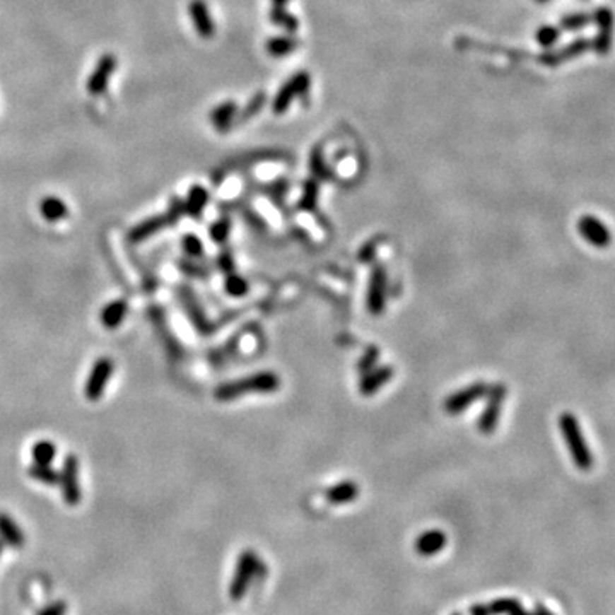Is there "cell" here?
<instances>
[{"mask_svg": "<svg viewBox=\"0 0 615 615\" xmlns=\"http://www.w3.org/2000/svg\"><path fill=\"white\" fill-rule=\"evenodd\" d=\"M188 14H190V19L194 20L197 35L202 36L205 40L214 36L216 24L212 20L211 11H209V6L205 4V0H190V4H188Z\"/></svg>", "mask_w": 615, "mask_h": 615, "instance_id": "obj_13", "label": "cell"}, {"mask_svg": "<svg viewBox=\"0 0 615 615\" xmlns=\"http://www.w3.org/2000/svg\"><path fill=\"white\" fill-rule=\"evenodd\" d=\"M287 2H289V0H272L274 7H286Z\"/></svg>", "mask_w": 615, "mask_h": 615, "instance_id": "obj_41", "label": "cell"}, {"mask_svg": "<svg viewBox=\"0 0 615 615\" xmlns=\"http://www.w3.org/2000/svg\"><path fill=\"white\" fill-rule=\"evenodd\" d=\"M270 20L276 23L277 26H282L287 33H296L299 23L293 14H289L284 7H272L270 11Z\"/></svg>", "mask_w": 615, "mask_h": 615, "instance_id": "obj_29", "label": "cell"}, {"mask_svg": "<svg viewBox=\"0 0 615 615\" xmlns=\"http://www.w3.org/2000/svg\"><path fill=\"white\" fill-rule=\"evenodd\" d=\"M487 385L484 381H477V383H472L470 387H465L458 392L451 393L448 399L445 400V412L448 416H460L462 412H465L474 402L487 395Z\"/></svg>", "mask_w": 615, "mask_h": 615, "instance_id": "obj_10", "label": "cell"}, {"mask_svg": "<svg viewBox=\"0 0 615 615\" xmlns=\"http://www.w3.org/2000/svg\"><path fill=\"white\" fill-rule=\"evenodd\" d=\"M115 69H117V59H115V55L113 53H105L96 64V67H94L93 74L88 79V86H86L91 96H100V94L106 91L108 82L115 74Z\"/></svg>", "mask_w": 615, "mask_h": 615, "instance_id": "obj_12", "label": "cell"}, {"mask_svg": "<svg viewBox=\"0 0 615 615\" xmlns=\"http://www.w3.org/2000/svg\"><path fill=\"white\" fill-rule=\"evenodd\" d=\"M557 422H559V429L563 433L564 443L568 446L569 455H571L574 467L581 472L592 470L594 458L592 448H590V445L585 440V434L581 430L578 417L573 412H563Z\"/></svg>", "mask_w": 615, "mask_h": 615, "instance_id": "obj_2", "label": "cell"}, {"mask_svg": "<svg viewBox=\"0 0 615 615\" xmlns=\"http://www.w3.org/2000/svg\"><path fill=\"white\" fill-rule=\"evenodd\" d=\"M446 545V535L441 530H429L416 540V551L421 556H434Z\"/></svg>", "mask_w": 615, "mask_h": 615, "instance_id": "obj_19", "label": "cell"}, {"mask_svg": "<svg viewBox=\"0 0 615 615\" xmlns=\"http://www.w3.org/2000/svg\"><path fill=\"white\" fill-rule=\"evenodd\" d=\"M281 387V380L276 373L262 371L255 375L245 376V378L226 381L214 390L216 400L231 402L246 395V393H272Z\"/></svg>", "mask_w": 615, "mask_h": 615, "instance_id": "obj_1", "label": "cell"}, {"mask_svg": "<svg viewBox=\"0 0 615 615\" xmlns=\"http://www.w3.org/2000/svg\"><path fill=\"white\" fill-rule=\"evenodd\" d=\"M217 265H219V269L223 270L226 276L235 272V262H233V255L229 250H223V253L217 257Z\"/></svg>", "mask_w": 615, "mask_h": 615, "instance_id": "obj_37", "label": "cell"}, {"mask_svg": "<svg viewBox=\"0 0 615 615\" xmlns=\"http://www.w3.org/2000/svg\"><path fill=\"white\" fill-rule=\"evenodd\" d=\"M392 378H393L392 366L373 368L371 371H368L366 375H363V380H361V385H359L361 395L364 397L375 395V393L378 392L380 388H383Z\"/></svg>", "mask_w": 615, "mask_h": 615, "instance_id": "obj_15", "label": "cell"}, {"mask_svg": "<svg viewBox=\"0 0 615 615\" xmlns=\"http://www.w3.org/2000/svg\"><path fill=\"white\" fill-rule=\"evenodd\" d=\"M533 615H552V614L547 612V610H544V609H539Z\"/></svg>", "mask_w": 615, "mask_h": 615, "instance_id": "obj_42", "label": "cell"}, {"mask_svg": "<svg viewBox=\"0 0 615 615\" xmlns=\"http://www.w3.org/2000/svg\"><path fill=\"white\" fill-rule=\"evenodd\" d=\"M311 171H313L315 176L320 180H328L332 176L330 170H327L325 161H323V154L320 147L313 149V153H311Z\"/></svg>", "mask_w": 615, "mask_h": 615, "instance_id": "obj_32", "label": "cell"}, {"mask_svg": "<svg viewBox=\"0 0 615 615\" xmlns=\"http://www.w3.org/2000/svg\"><path fill=\"white\" fill-rule=\"evenodd\" d=\"M265 102H266V94L264 91L257 93L255 96L252 98V100L246 102L245 108L238 112V117H236L238 123H245V122L252 120L253 117H257V115L262 112V108L265 106Z\"/></svg>", "mask_w": 615, "mask_h": 615, "instance_id": "obj_27", "label": "cell"}, {"mask_svg": "<svg viewBox=\"0 0 615 615\" xmlns=\"http://www.w3.org/2000/svg\"><path fill=\"white\" fill-rule=\"evenodd\" d=\"M578 231H580L581 238L585 241H588L590 245H593L594 248H607V246L612 243L610 229L594 216L581 217L578 221Z\"/></svg>", "mask_w": 615, "mask_h": 615, "instance_id": "obj_11", "label": "cell"}, {"mask_svg": "<svg viewBox=\"0 0 615 615\" xmlns=\"http://www.w3.org/2000/svg\"><path fill=\"white\" fill-rule=\"evenodd\" d=\"M298 40L293 36H276L266 41L265 50L274 59H282V57L291 55L298 48Z\"/></svg>", "mask_w": 615, "mask_h": 615, "instance_id": "obj_24", "label": "cell"}, {"mask_svg": "<svg viewBox=\"0 0 615 615\" xmlns=\"http://www.w3.org/2000/svg\"><path fill=\"white\" fill-rule=\"evenodd\" d=\"M28 475L33 481L45 484V486H55L60 479V472H57L50 465H41V463H33L28 469Z\"/></svg>", "mask_w": 615, "mask_h": 615, "instance_id": "obj_25", "label": "cell"}, {"mask_svg": "<svg viewBox=\"0 0 615 615\" xmlns=\"http://www.w3.org/2000/svg\"><path fill=\"white\" fill-rule=\"evenodd\" d=\"M229 231H231V221H229V217H221L219 221L212 224L211 238L216 243H224L228 240Z\"/></svg>", "mask_w": 615, "mask_h": 615, "instance_id": "obj_33", "label": "cell"}, {"mask_svg": "<svg viewBox=\"0 0 615 615\" xmlns=\"http://www.w3.org/2000/svg\"><path fill=\"white\" fill-rule=\"evenodd\" d=\"M40 212L48 223H59L64 217H67L69 209L59 197H47L40 202Z\"/></svg>", "mask_w": 615, "mask_h": 615, "instance_id": "obj_23", "label": "cell"}, {"mask_svg": "<svg viewBox=\"0 0 615 615\" xmlns=\"http://www.w3.org/2000/svg\"><path fill=\"white\" fill-rule=\"evenodd\" d=\"M359 496V487L358 484L352 481H344L332 486L330 489L325 492V499L332 504H346L354 501Z\"/></svg>", "mask_w": 615, "mask_h": 615, "instance_id": "obj_20", "label": "cell"}, {"mask_svg": "<svg viewBox=\"0 0 615 615\" xmlns=\"http://www.w3.org/2000/svg\"><path fill=\"white\" fill-rule=\"evenodd\" d=\"M537 41H539L542 47H552L557 40H559L561 31L554 26H542L537 31Z\"/></svg>", "mask_w": 615, "mask_h": 615, "instance_id": "obj_36", "label": "cell"}, {"mask_svg": "<svg viewBox=\"0 0 615 615\" xmlns=\"http://www.w3.org/2000/svg\"><path fill=\"white\" fill-rule=\"evenodd\" d=\"M115 364L110 358H100L93 364L91 373H89L88 381L84 387L86 399L91 402H98L102 397L106 385L112 380Z\"/></svg>", "mask_w": 615, "mask_h": 615, "instance_id": "obj_9", "label": "cell"}, {"mask_svg": "<svg viewBox=\"0 0 615 615\" xmlns=\"http://www.w3.org/2000/svg\"><path fill=\"white\" fill-rule=\"evenodd\" d=\"M486 397H487V404L477 421V429L487 436V434H492L496 429H498L503 404L508 397V388L504 387L503 383H496L487 390Z\"/></svg>", "mask_w": 615, "mask_h": 615, "instance_id": "obj_4", "label": "cell"}, {"mask_svg": "<svg viewBox=\"0 0 615 615\" xmlns=\"http://www.w3.org/2000/svg\"><path fill=\"white\" fill-rule=\"evenodd\" d=\"M491 614H506V615H528L525 614L522 605L516 600H498L489 607Z\"/></svg>", "mask_w": 615, "mask_h": 615, "instance_id": "obj_31", "label": "cell"}, {"mask_svg": "<svg viewBox=\"0 0 615 615\" xmlns=\"http://www.w3.org/2000/svg\"><path fill=\"white\" fill-rule=\"evenodd\" d=\"M260 573H264V563L255 556V552L245 551L238 559L236 573L233 578L231 586H229V597L233 600H240L241 597L248 590V585L252 583V580L258 576Z\"/></svg>", "mask_w": 615, "mask_h": 615, "instance_id": "obj_3", "label": "cell"}, {"mask_svg": "<svg viewBox=\"0 0 615 615\" xmlns=\"http://www.w3.org/2000/svg\"><path fill=\"white\" fill-rule=\"evenodd\" d=\"M224 287H226V293L231 294V296H243L246 291H248V282H246L243 277H240L238 274L233 272L226 276Z\"/></svg>", "mask_w": 615, "mask_h": 615, "instance_id": "obj_30", "label": "cell"}, {"mask_svg": "<svg viewBox=\"0 0 615 615\" xmlns=\"http://www.w3.org/2000/svg\"><path fill=\"white\" fill-rule=\"evenodd\" d=\"M472 615H491V610H489V607L479 605V607H474V609H472Z\"/></svg>", "mask_w": 615, "mask_h": 615, "instance_id": "obj_40", "label": "cell"}, {"mask_svg": "<svg viewBox=\"0 0 615 615\" xmlns=\"http://www.w3.org/2000/svg\"><path fill=\"white\" fill-rule=\"evenodd\" d=\"M176 296H178L182 308L187 313L188 320L192 322V325L195 327V330L202 335H211L216 330V325L207 318L202 305H200L199 298L195 296L194 291L188 286H176Z\"/></svg>", "mask_w": 615, "mask_h": 615, "instance_id": "obj_5", "label": "cell"}, {"mask_svg": "<svg viewBox=\"0 0 615 615\" xmlns=\"http://www.w3.org/2000/svg\"><path fill=\"white\" fill-rule=\"evenodd\" d=\"M317 200H318V183L317 180L311 178L305 183V192H303L301 199H299L298 207L306 212H313L315 209H317Z\"/></svg>", "mask_w": 615, "mask_h": 615, "instance_id": "obj_28", "label": "cell"}, {"mask_svg": "<svg viewBox=\"0 0 615 615\" xmlns=\"http://www.w3.org/2000/svg\"><path fill=\"white\" fill-rule=\"evenodd\" d=\"M0 539L16 549H20L24 545L23 530H20L19 525L9 515H6V512H0Z\"/></svg>", "mask_w": 615, "mask_h": 615, "instance_id": "obj_21", "label": "cell"}, {"mask_svg": "<svg viewBox=\"0 0 615 615\" xmlns=\"http://www.w3.org/2000/svg\"><path fill=\"white\" fill-rule=\"evenodd\" d=\"M2 549H4V545H2V542H0V554H2Z\"/></svg>", "mask_w": 615, "mask_h": 615, "instance_id": "obj_43", "label": "cell"}, {"mask_svg": "<svg viewBox=\"0 0 615 615\" xmlns=\"http://www.w3.org/2000/svg\"><path fill=\"white\" fill-rule=\"evenodd\" d=\"M207 204H209V192L205 190L204 187H200V184H194V187L188 190V197L187 200H184V212H187L188 216L199 219V217L202 216V212L205 211V207H207Z\"/></svg>", "mask_w": 615, "mask_h": 615, "instance_id": "obj_22", "label": "cell"}, {"mask_svg": "<svg viewBox=\"0 0 615 615\" xmlns=\"http://www.w3.org/2000/svg\"><path fill=\"white\" fill-rule=\"evenodd\" d=\"M59 484L62 487V498L69 506H76L81 501V487H79V460L76 455L65 457L62 465Z\"/></svg>", "mask_w": 615, "mask_h": 615, "instance_id": "obj_8", "label": "cell"}, {"mask_svg": "<svg viewBox=\"0 0 615 615\" xmlns=\"http://www.w3.org/2000/svg\"><path fill=\"white\" fill-rule=\"evenodd\" d=\"M149 318L153 320L154 327L158 328L159 335H161L164 342H166L168 352H170V354L173 356V358H176V359L182 358V356H183V347L180 346L178 340H176V339L173 337V335H171L170 327H168L166 318H164L163 311L159 310V308H151V310H149Z\"/></svg>", "mask_w": 615, "mask_h": 615, "instance_id": "obj_16", "label": "cell"}, {"mask_svg": "<svg viewBox=\"0 0 615 615\" xmlns=\"http://www.w3.org/2000/svg\"><path fill=\"white\" fill-rule=\"evenodd\" d=\"M238 112L240 110H238V105L235 101H224L221 105H217L211 113V122L214 125V129L219 130V132H228L233 127V122L236 120Z\"/></svg>", "mask_w": 615, "mask_h": 615, "instance_id": "obj_17", "label": "cell"}, {"mask_svg": "<svg viewBox=\"0 0 615 615\" xmlns=\"http://www.w3.org/2000/svg\"><path fill=\"white\" fill-rule=\"evenodd\" d=\"M127 311H129V303L125 299H115V301L108 303L102 308L101 323L108 330H115V328L122 325V322L127 317Z\"/></svg>", "mask_w": 615, "mask_h": 615, "instance_id": "obj_18", "label": "cell"}, {"mask_svg": "<svg viewBox=\"0 0 615 615\" xmlns=\"http://www.w3.org/2000/svg\"><path fill=\"white\" fill-rule=\"evenodd\" d=\"M311 86V77L310 74L301 71L294 74L289 81L282 84V88L279 89L276 98L272 102V113L274 115H284L289 106L293 105V101L299 96H305Z\"/></svg>", "mask_w": 615, "mask_h": 615, "instance_id": "obj_6", "label": "cell"}, {"mask_svg": "<svg viewBox=\"0 0 615 615\" xmlns=\"http://www.w3.org/2000/svg\"><path fill=\"white\" fill-rule=\"evenodd\" d=\"M33 462L41 463V465H50L57 457V446L52 441H38L35 443L31 450Z\"/></svg>", "mask_w": 615, "mask_h": 615, "instance_id": "obj_26", "label": "cell"}, {"mask_svg": "<svg viewBox=\"0 0 615 615\" xmlns=\"http://www.w3.org/2000/svg\"><path fill=\"white\" fill-rule=\"evenodd\" d=\"M182 246H183L184 253H187V255L190 258L202 257V253H204L202 241H200L195 235H184L182 238Z\"/></svg>", "mask_w": 615, "mask_h": 615, "instance_id": "obj_34", "label": "cell"}, {"mask_svg": "<svg viewBox=\"0 0 615 615\" xmlns=\"http://www.w3.org/2000/svg\"><path fill=\"white\" fill-rule=\"evenodd\" d=\"M585 23H586L585 16H573V18H566L563 20L564 28H568V30H580Z\"/></svg>", "mask_w": 615, "mask_h": 615, "instance_id": "obj_38", "label": "cell"}, {"mask_svg": "<svg viewBox=\"0 0 615 615\" xmlns=\"http://www.w3.org/2000/svg\"><path fill=\"white\" fill-rule=\"evenodd\" d=\"M537 2H547V0H537Z\"/></svg>", "mask_w": 615, "mask_h": 615, "instance_id": "obj_44", "label": "cell"}, {"mask_svg": "<svg viewBox=\"0 0 615 615\" xmlns=\"http://www.w3.org/2000/svg\"><path fill=\"white\" fill-rule=\"evenodd\" d=\"M387 294H388V276L387 269L383 265L373 266L369 274L368 282V296L366 306L368 311L375 317H380L387 308Z\"/></svg>", "mask_w": 615, "mask_h": 615, "instance_id": "obj_7", "label": "cell"}, {"mask_svg": "<svg viewBox=\"0 0 615 615\" xmlns=\"http://www.w3.org/2000/svg\"><path fill=\"white\" fill-rule=\"evenodd\" d=\"M168 226H173V221L170 219V216L168 214L149 217V219L142 221V223H139L135 228L130 229L129 240L132 241V243H139V241H144L147 240V238L158 235L163 228H168Z\"/></svg>", "mask_w": 615, "mask_h": 615, "instance_id": "obj_14", "label": "cell"}, {"mask_svg": "<svg viewBox=\"0 0 615 615\" xmlns=\"http://www.w3.org/2000/svg\"><path fill=\"white\" fill-rule=\"evenodd\" d=\"M378 358H380V351H378V348H376V347L366 348V352H364V356L359 359V363H358V369H359L361 375H366L368 371H371L373 368H376Z\"/></svg>", "mask_w": 615, "mask_h": 615, "instance_id": "obj_35", "label": "cell"}, {"mask_svg": "<svg viewBox=\"0 0 615 615\" xmlns=\"http://www.w3.org/2000/svg\"><path fill=\"white\" fill-rule=\"evenodd\" d=\"M65 610H67V605L64 602H55V604L48 605L40 615H65Z\"/></svg>", "mask_w": 615, "mask_h": 615, "instance_id": "obj_39", "label": "cell"}]
</instances>
